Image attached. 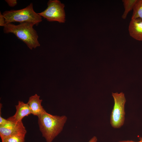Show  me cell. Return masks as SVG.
<instances>
[{
    "label": "cell",
    "instance_id": "3957f363",
    "mask_svg": "<svg viewBox=\"0 0 142 142\" xmlns=\"http://www.w3.org/2000/svg\"><path fill=\"white\" fill-rule=\"evenodd\" d=\"M2 14L6 24L13 22H29L37 26L42 21V17L34 11L32 3L23 9L4 11Z\"/></svg>",
    "mask_w": 142,
    "mask_h": 142
},
{
    "label": "cell",
    "instance_id": "8fae6325",
    "mask_svg": "<svg viewBox=\"0 0 142 142\" xmlns=\"http://www.w3.org/2000/svg\"><path fill=\"white\" fill-rule=\"evenodd\" d=\"M137 18L142 20V0H137L133 8L131 19Z\"/></svg>",
    "mask_w": 142,
    "mask_h": 142
},
{
    "label": "cell",
    "instance_id": "ac0fdd59",
    "mask_svg": "<svg viewBox=\"0 0 142 142\" xmlns=\"http://www.w3.org/2000/svg\"><path fill=\"white\" fill-rule=\"evenodd\" d=\"M140 141V142H142V137H140L139 138Z\"/></svg>",
    "mask_w": 142,
    "mask_h": 142
},
{
    "label": "cell",
    "instance_id": "4fadbf2b",
    "mask_svg": "<svg viewBox=\"0 0 142 142\" xmlns=\"http://www.w3.org/2000/svg\"><path fill=\"white\" fill-rule=\"evenodd\" d=\"M5 1L10 7H14L15 6L17 3L16 0H6Z\"/></svg>",
    "mask_w": 142,
    "mask_h": 142
},
{
    "label": "cell",
    "instance_id": "9a60e30c",
    "mask_svg": "<svg viewBox=\"0 0 142 142\" xmlns=\"http://www.w3.org/2000/svg\"><path fill=\"white\" fill-rule=\"evenodd\" d=\"M8 121V120L2 118L1 115H0V126L3 125Z\"/></svg>",
    "mask_w": 142,
    "mask_h": 142
},
{
    "label": "cell",
    "instance_id": "5bb4252c",
    "mask_svg": "<svg viewBox=\"0 0 142 142\" xmlns=\"http://www.w3.org/2000/svg\"><path fill=\"white\" fill-rule=\"evenodd\" d=\"M6 25L5 19L2 14L0 12V26L4 27Z\"/></svg>",
    "mask_w": 142,
    "mask_h": 142
},
{
    "label": "cell",
    "instance_id": "7a4b0ae2",
    "mask_svg": "<svg viewBox=\"0 0 142 142\" xmlns=\"http://www.w3.org/2000/svg\"><path fill=\"white\" fill-rule=\"evenodd\" d=\"M34 25L29 22L20 23L18 25L9 23L3 27V31L5 33H13L32 50L40 45L38 40V34L33 28Z\"/></svg>",
    "mask_w": 142,
    "mask_h": 142
},
{
    "label": "cell",
    "instance_id": "9c48e42d",
    "mask_svg": "<svg viewBox=\"0 0 142 142\" xmlns=\"http://www.w3.org/2000/svg\"><path fill=\"white\" fill-rule=\"evenodd\" d=\"M40 96L36 94L31 96L27 103L28 105L31 114L38 117L46 111L41 105L42 101Z\"/></svg>",
    "mask_w": 142,
    "mask_h": 142
},
{
    "label": "cell",
    "instance_id": "52a82bcc",
    "mask_svg": "<svg viewBox=\"0 0 142 142\" xmlns=\"http://www.w3.org/2000/svg\"><path fill=\"white\" fill-rule=\"evenodd\" d=\"M16 111L13 116L8 118L7 119L14 122L22 121L23 118L31 114V112L28 104L22 101H19L18 104L16 105Z\"/></svg>",
    "mask_w": 142,
    "mask_h": 142
},
{
    "label": "cell",
    "instance_id": "e0dca14e",
    "mask_svg": "<svg viewBox=\"0 0 142 142\" xmlns=\"http://www.w3.org/2000/svg\"><path fill=\"white\" fill-rule=\"evenodd\" d=\"M118 142H140V141L138 142H135L133 141H130V140H124V141H118Z\"/></svg>",
    "mask_w": 142,
    "mask_h": 142
},
{
    "label": "cell",
    "instance_id": "5b68a950",
    "mask_svg": "<svg viewBox=\"0 0 142 142\" xmlns=\"http://www.w3.org/2000/svg\"><path fill=\"white\" fill-rule=\"evenodd\" d=\"M48 7L44 11L38 14L49 22L57 21L65 22V5L58 0H50L47 3Z\"/></svg>",
    "mask_w": 142,
    "mask_h": 142
},
{
    "label": "cell",
    "instance_id": "2e32d148",
    "mask_svg": "<svg viewBox=\"0 0 142 142\" xmlns=\"http://www.w3.org/2000/svg\"><path fill=\"white\" fill-rule=\"evenodd\" d=\"M97 139L95 136H94L92 137L88 142H97Z\"/></svg>",
    "mask_w": 142,
    "mask_h": 142
},
{
    "label": "cell",
    "instance_id": "ba28073f",
    "mask_svg": "<svg viewBox=\"0 0 142 142\" xmlns=\"http://www.w3.org/2000/svg\"><path fill=\"white\" fill-rule=\"evenodd\" d=\"M128 30L130 36L134 39L142 41V20L137 18L131 19Z\"/></svg>",
    "mask_w": 142,
    "mask_h": 142
},
{
    "label": "cell",
    "instance_id": "6da1fadb",
    "mask_svg": "<svg viewBox=\"0 0 142 142\" xmlns=\"http://www.w3.org/2000/svg\"><path fill=\"white\" fill-rule=\"evenodd\" d=\"M38 117L40 130L47 142H52L63 130L67 120L65 115H53L46 111Z\"/></svg>",
    "mask_w": 142,
    "mask_h": 142
},
{
    "label": "cell",
    "instance_id": "8992f818",
    "mask_svg": "<svg viewBox=\"0 0 142 142\" xmlns=\"http://www.w3.org/2000/svg\"><path fill=\"white\" fill-rule=\"evenodd\" d=\"M7 120L6 123L0 126V136L1 139L14 135L26 134L27 131L22 121L16 123Z\"/></svg>",
    "mask_w": 142,
    "mask_h": 142
},
{
    "label": "cell",
    "instance_id": "7c38bea8",
    "mask_svg": "<svg viewBox=\"0 0 142 142\" xmlns=\"http://www.w3.org/2000/svg\"><path fill=\"white\" fill-rule=\"evenodd\" d=\"M25 134L14 135L1 139L2 142H24Z\"/></svg>",
    "mask_w": 142,
    "mask_h": 142
},
{
    "label": "cell",
    "instance_id": "30bf717a",
    "mask_svg": "<svg viewBox=\"0 0 142 142\" xmlns=\"http://www.w3.org/2000/svg\"><path fill=\"white\" fill-rule=\"evenodd\" d=\"M137 0H123L124 11L122 16V18L125 19L129 13L133 9L134 5Z\"/></svg>",
    "mask_w": 142,
    "mask_h": 142
},
{
    "label": "cell",
    "instance_id": "277c9868",
    "mask_svg": "<svg viewBox=\"0 0 142 142\" xmlns=\"http://www.w3.org/2000/svg\"><path fill=\"white\" fill-rule=\"evenodd\" d=\"M114 104L110 117V124L112 127L117 129L124 124L125 119V104L126 102L124 94L112 93Z\"/></svg>",
    "mask_w": 142,
    "mask_h": 142
}]
</instances>
